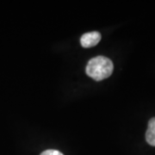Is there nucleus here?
<instances>
[{
    "mask_svg": "<svg viewBox=\"0 0 155 155\" xmlns=\"http://www.w3.org/2000/svg\"><path fill=\"white\" fill-rule=\"evenodd\" d=\"M146 140L153 147H155V117L150 119L148 122V127L146 132Z\"/></svg>",
    "mask_w": 155,
    "mask_h": 155,
    "instance_id": "nucleus-3",
    "label": "nucleus"
},
{
    "mask_svg": "<svg viewBox=\"0 0 155 155\" xmlns=\"http://www.w3.org/2000/svg\"><path fill=\"white\" fill-rule=\"evenodd\" d=\"M100 41H101V35L97 31H92V32L84 34L80 39L82 47L86 48L94 47Z\"/></svg>",
    "mask_w": 155,
    "mask_h": 155,
    "instance_id": "nucleus-2",
    "label": "nucleus"
},
{
    "mask_svg": "<svg viewBox=\"0 0 155 155\" xmlns=\"http://www.w3.org/2000/svg\"><path fill=\"white\" fill-rule=\"evenodd\" d=\"M113 63L109 58L97 56L89 61L85 72L89 77L100 81L110 77L113 72Z\"/></svg>",
    "mask_w": 155,
    "mask_h": 155,
    "instance_id": "nucleus-1",
    "label": "nucleus"
},
{
    "mask_svg": "<svg viewBox=\"0 0 155 155\" xmlns=\"http://www.w3.org/2000/svg\"><path fill=\"white\" fill-rule=\"evenodd\" d=\"M41 155H64L62 153H61L60 151H57V150L54 149H49L46 150L43 153H41Z\"/></svg>",
    "mask_w": 155,
    "mask_h": 155,
    "instance_id": "nucleus-4",
    "label": "nucleus"
}]
</instances>
